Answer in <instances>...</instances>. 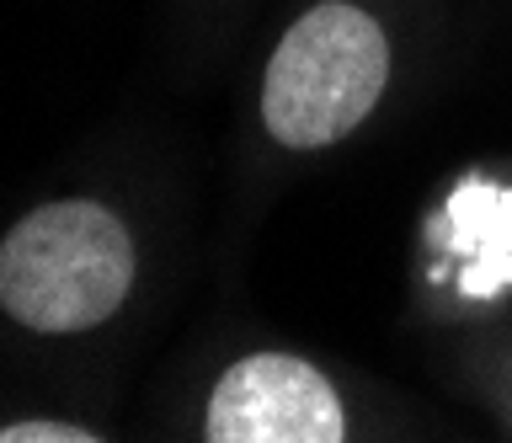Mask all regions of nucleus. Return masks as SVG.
Wrapping results in <instances>:
<instances>
[{
    "instance_id": "nucleus-5",
    "label": "nucleus",
    "mask_w": 512,
    "mask_h": 443,
    "mask_svg": "<svg viewBox=\"0 0 512 443\" xmlns=\"http://www.w3.org/2000/svg\"><path fill=\"white\" fill-rule=\"evenodd\" d=\"M0 443H96V433L70 422H11L0 427Z\"/></svg>"
},
{
    "instance_id": "nucleus-4",
    "label": "nucleus",
    "mask_w": 512,
    "mask_h": 443,
    "mask_svg": "<svg viewBox=\"0 0 512 443\" xmlns=\"http://www.w3.org/2000/svg\"><path fill=\"white\" fill-rule=\"evenodd\" d=\"M448 241L470 267H464V289L496 294L512 283V193L486 182H464L448 198Z\"/></svg>"
},
{
    "instance_id": "nucleus-2",
    "label": "nucleus",
    "mask_w": 512,
    "mask_h": 443,
    "mask_svg": "<svg viewBox=\"0 0 512 443\" xmlns=\"http://www.w3.org/2000/svg\"><path fill=\"white\" fill-rule=\"evenodd\" d=\"M390 43L363 6L326 0L278 38L262 75V123L283 150H326L379 107Z\"/></svg>"
},
{
    "instance_id": "nucleus-1",
    "label": "nucleus",
    "mask_w": 512,
    "mask_h": 443,
    "mask_svg": "<svg viewBox=\"0 0 512 443\" xmlns=\"http://www.w3.org/2000/svg\"><path fill=\"white\" fill-rule=\"evenodd\" d=\"M134 289V241L91 198L43 203L0 241V310L43 337L102 326Z\"/></svg>"
},
{
    "instance_id": "nucleus-3",
    "label": "nucleus",
    "mask_w": 512,
    "mask_h": 443,
    "mask_svg": "<svg viewBox=\"0 0 512 443\" xmlns=\"http://www.w3.org/2000/svg\"><path fill=\"white\" fill-rule=\"evenodd\" d=\"M208 443H342L347 411L331 379L294 353H251L224 369L203 417Z\"/></svg>"
}]
</instances>
